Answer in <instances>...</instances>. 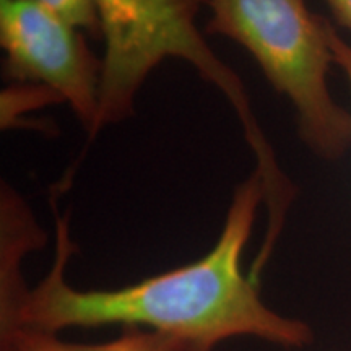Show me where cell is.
Instances as JSON below:
<instances>
[{"mask_svg": "<svg viewBox=\"0 0 351 351\" xmlns=\"http://www.w3.org/2000/svg\"><path fill=\"white\" fill-rule=\"evenodd\" d=\"M0 44L8 80L47 88L95 137L103 60L82 29L32 0H0Z\"/></svg>", "mask_w": 351, "mask_h": 351, "instance_id": "obj_4", "label": "cell"}, {"mask_svg": "<svg viewBox=\"0 0 351 351\" xmlns=\"http://www.w3.org/2000/svg\"><path fill=\"white\" fill-rule=\"evenodd\" d=\"M327 34H328V44H330V51L333 57V64L343 72V75L346 78V82H348L350 90H351V44L337 33L335 26H333L330 21H328Z\"/></svg>", "mask_w": 351, "mask_h": 351, "instance_id": "obj_7", "label": "cell"}, {"mask_svg": "<svg viewBox=\"0 0 351 351\" xmlns=\"http://www.w3.org/2000/svg\"><path fill=\"white\" fill-rule=\"evenodd\" d=\"M263 184L257 171L238 186L219 238L199 261L117 289H80L65 282L75 251L69 219L56 202V257L49 274L15 304L0 307V326L23 324L59 333L72 327L119 324L182 340L189 351H213L232 337H257L301 348L313 341L306 322L285 317L262 301L258 280L243 271V252L251 238Z\"/></svg>", "mask_w": 351, "mask_h": 351, "instance_id": "obj_1", "label": "cell"}, {"mask_svg": "<svg viewBox=\"0 0 351 351\" xmlns=\"http://www.w3.org/2000/svg\"><path fill=\"white\" fill-rule=\"evenodd\" d=\"M47 10L57 13L70 25L91 36L99 34L98 10L95 0H32Z\"/></svg>", "mask_w": 351, "mask_h": 351, "instance_id": "obj_6", "label": "cell"}, {"mask_svg": "<svg viewBox=\"0 0 351 351\" xmlns=\"http://www.w3.org/2000/svg\"><path fill=\"white\" fill-rule=\"evenodd\" d=\"M0 351H189L182 340L138 327H122L121 335L104 343H70L57 333L23 324L0 326Z\"/></svg>", "mask_w": 351, "mask_h": 351, "instance_id": "obj_5", "label": "cell"}, {"mask_svg": "<svg viewBox=\"0 0 351 351\" xmlns=\"http://www.w3.org/2000/svg\"><path fill=\"white\" fill-rule=\"evenodd\" d=\"M104 39L99 111L95 135L134 114L135 98L163 60L178 57L230 101L256 158L267 197L291 187L261 129L241 78L215 54L197 26L207 0H95Z\"/></svg>", "mask_w": 351, "mask_h": 351, "instance_id": "obj_2", "label": "cell"}, {"mask_svg": "<svg viewBox=\"0 0 351 351\" xmlns=\"http://www.w3.org/2000/svg\"><path fill=\"white\" fill-rule=\"evenodd\" d=\"M207 33L232 39L256 59L295 108L309 150L324 160L343 156L351 147V112L328 90V20L311 12L306 0H207Z\"/></svg>", "mask_w": 351, "mask_h": 351, "instance_id": "obj_3", "label": "cell"}, {"mask_svg": "<svg viewBox=\"0 0 351 351\" xmlns=\"http://www.w3.org/2000/svg\"><path fill=\"white\" fill-rule=\"evenodd\" d=\"M332 15L341 26L351 29V0H326Z\"/></svg>", "mask_w": 351, "mask_h": 351, "instance_id": "obj_8", "label": "cell"}]
</instances>
